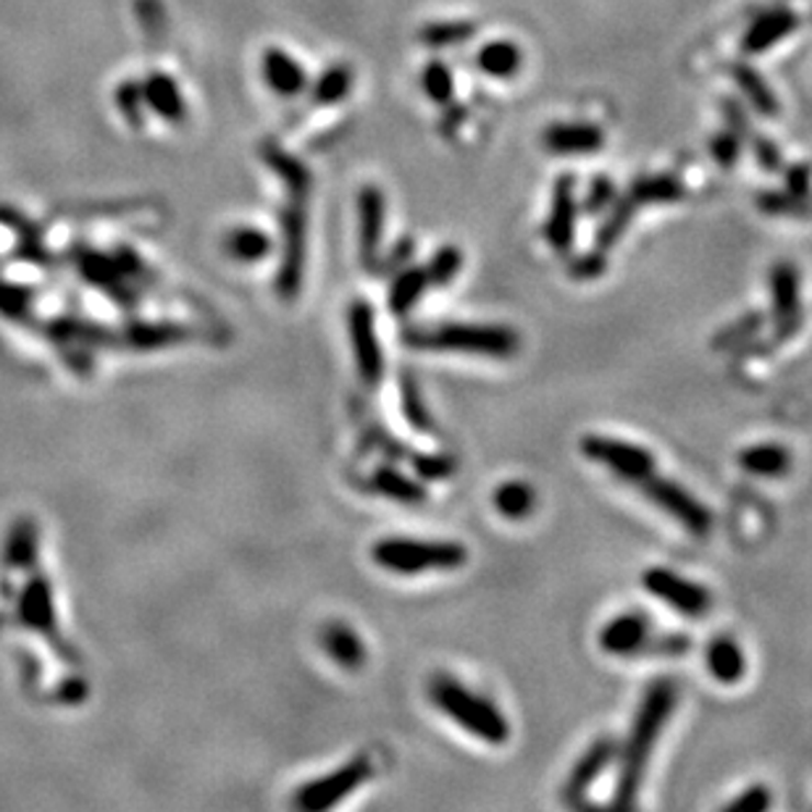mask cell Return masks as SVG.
Masks as SVG:
<instances>
[{"label": "cell", "instance_id": "cell-1", "mask_svg": "<svg viewBox=\"0 0 812 812\" xmlns=\"http://www.w3.org/2000/svg\"><path fill=\"white\" fill-rule=\"evenodd\" d=\"M678 691L674 681L657 678L652 687L644 691L642 702L631 723L629 738H625L621 749V763H618V781H616V797H612V808L616 810H631L636 804L639 789H642L644 770L655 749L657 738L663 734V725L674 715Z\"/></svg>", "mask_w": 812, "mask_h": 812}, {"label": "cell", "instance_id": "cell-2", "mask_svg": "<svg viewBox=\"0 0 812 812\" xmlns=\"http://www.w3.org/2000/svg\"><path fill=\"white\" fill-rule=\"evenodd\" d=\"M405 342L429 352H463V356L510 361L521 350V337L503 324H442L435 329H408Z\"/></svg>", "mask_w": 812, "mask_h": 812}, {"label": "cell", "instance_id": "cell-3", "mask_svg": "<svg viewBox=\"0 0 812 812\" xmlns=\"http://www.w3.org/2000/svg\"><path fill=\"white\" fill-rule=\"evenodd\" d=\"M429 700L435 708L458 723L465 734L482 738V742L500 747L508 744L510 723L503 710L487 697L471 691L465 684L448 674H439L429 681Z\"/></svg>", "mask_w": 812, "mask_h": 812}, {"label": "cell", "instance_id": "cell-4", "mask_svg": "<svg viewBox=\"0 0 812 812\" xmlns=\"http://www.w3.org/2000/svg\"><path fill=\"white\" fill-rule=\"evenodd\" d=\"M371 557L379 568L390 574L416 576L426 571H458L469 563V550L461 542H426V539L387 537L371 548Z\"/></svg>", "mask_w": 812, "mask_h": 812}, {"label": "cell", "instance_id": "cell-5", "mask_svg": "<svg viewBox=\"0 0 812 812\" xmlns=\"http://www.w3.org/2000/svg\"><path fill=\"white\" fill-rule=\"evenodd\" d=\"M642 489V495L661 508L665 516H670L674 521L687 529L695 537H708L712 531V512L691 495L689 489H684L681 484L670 482V478L650 474L647 478L636 484Z\"/></svg>", "mask_w": 812, "mask_h": 812}, {"label": "cell", "instance_id": "cell-6", "mask_svg": "<svg viewBox=\"0 0 812 812\" xmlns=\"http://www.w3.org/2000/svg\"><path fill=\"white\" fill-rule=\"evenodd\" d=\"M305 243H308V213L305 201L290 198L287 208L282 211V266L277 274V292L284 301L297 297L303 287L305 269Z\"/></svg>", "mask_w": 812, "mask_h": 812}, {"label": "cell", "instance_id": "cell-7", "mask_svg": "<svg viewBox=\"0 0 812 812\" xmlns=\"http://www.w3.org/2000/svg\"><path fill=\"white\" fill-rule=\"evenodd\" d=\"M578 448H582L587 461L605 465L612 474H618L631 484H639L642 478L655 474V455L647 448H639V444L625 442V439L587 435Z\"/></svg>", "mask_w": 812, "mask_h": 812}, {"label": "cell", "instance_id": "cell-8", "mask_svg": "<svg viewBox=\"0 0 812 812\" xmlns=\"http://www.w3.org/2000/svg\"><path fill=\"white\" fill-rule=\"evenodd\" d=\"M642 587L687 618H702L712 608V595L702 584L670 568H647L642 574Z\"/></svg>", "mask_w": 812, "mask_h": 812}, {"label": "cell", "instance_id": "cell-9", "mask_svg": "<svg viewBox=\"0 0 812 812\" xmlns=\"http://www.w3.org/2000/svg\"><path fill=\"white\" fill-rule=\"evenodd\" d=\"M348 331L356 356L358 376L363 384L376 387L384 376V352L376 335V313L365 301H352L348 308Z\"/></svg>", "mask_w": 812, "mask_h": 812}, {"label": "cell", "instance_id": "cell-10", "mask_svg": "<svg viewBox=\"0 0 812 812\" xmlns=\"http://www.w3.org/2000/svg\"><path fill=\"white\" fill-rule=\"evenodd\" d=\"M371 770L374 768H371L369 757H356V760H350L348 765H342V768H337L335 774L305 783V787L297 791L295 808L313 810V812L335 808V804L342 802L345 797H350L352 791L369 781Z\"/></svg>", "mask_w": 812, "mask_h": 812}, {"label": "cell", "instance_id": "cell-11", "mask_svg": "<svg viewBox=\"0 0 812 812\" xmlns=\"http://www.w3.org/2000/svg\"><path fill=\"white\" fill-rule=\"evenodd\" d=\"M770 305H774L776 342H787L802 326V292L800 271L794 263L778 261L768 271Z\"/></svg>", "mask_w": 812, "mask_h": 812}, {"label": "cell", "instance_id": "cell-12", "mask_svg": "<svg viewBox=\"0 0 812 812\" xmlns=\"http://www.w3.org/2000/svg\"><path fill=\"white\" fill-rule=\"evenodd\" d=\"M576 177L574 174H561L555 179V188H552V203L548 222H544V239L557 256H568L574 248L576 237Z\"/></svg>", "mask_w": 812, "mask_h": 812}, {"label": "cell", "instance_id": "cell-13", "mask_svg": "<svg viewBox=\"0 0 812 812\" xmlns=\"http://www.w3.org/2000/svg\"><path fill=\"white\" fill-rule=\"evenodd\" d=\"M384 216H387V198L376 184H365L358 192V256L369 271H376L382 258Z\"/></svg>", "mask_w": 812, "mask_h": 812}, {"label": "cell", "instance_id": "cell-14", "mask_svg": "<svg viewBox=\"0 0 812 812\" xmlns=\"http://www.w3.org/2000/svg\"><path fill=\"white\" fill-rule=\"evenodd\" d=\"M616 755H618L616 738L612 736L597 738V742L591 744V747L576 760L574 770L568 774V781L563 783L561 800L565 804H582L591 783L605 774V768H610V763L616 760Z\"/></svg>", "mask_w": 812, "mask_h": 812}, {"label": "cell", "instance_id": "cell-15", "mask_svg": "<svg viewBox=\"0 0 812 812\" xmlns=\"http://www.w3.org/2000/svg\"><path fill=\"white\" fill-rule=\"evenodd\" d=\"M650 618L642 612H621V616L610 618L608 623L600 629L597 644L602 652L616 657H629L639 655V650L644 647V642L650 639Z\"/></svg>", "mask_w": 812, "mask_h": 812}, {"label": "cell", "instance_id": "cell-16", "mask_svg": "<svg viewBox=\"0 0 812 812\" xmlns=\"http://www.w3.org/2000/svg\"><path fill=\"white\" fill-rule=\"evenodd\" d=\"M800 26V16L791 9H770L755 16L742 37V50L747 56H760V53L776 48L783 43L791 32Z\"/></svg>", "mask_w": 812, "mask_h": 812}, {"label": "cell", "instance_id": "cell-17", "mask_svg": "<svg viewBox=\"0 0 812 812\" xmlns=\"http://www.w3.org/2000/svg\"><path fill=\"white\" fill-rule=\"evenodd\" d=\"M542 143L557 156H582L602 148L605 132L591 122H555L542 132Z\"/></svg>", "mask_w": 812, "mask_h": 812}, {"label": "cell", "instance_id": "cell-18", "mask_svg": "<svg viewBox=\"0 0 812 812\" xmlns=\"http://www.w3.org/2000/svg\"><path fill=\"white\" fill-rule=\"evenodd\" d=\"M143 98L145 105L158 119H163L166 124H182L184 116H188V103H184L182 90H179L174 77L166 75V71H150L143 79Z\"/></svg>", "mask_w": 812, "mask_h": 812}, {"label": "cell", "instance_id": "cell-19", "mask_svg": "<svg viewBox=\"0 0 812 812\" xmlns=\"http://www.w3.org/2000/svg\"><path fill=\"white\" fill-rule=\"evenodd\" d=\"M261 75L277 95L295 98L308 88V75L287 50L282 48H266L261 56Z\"/></svg>", "mask_w": 812, "mask_h": 812}, {"label": "cell", "instance_id": "cell-20", "mask_svg": "<svg viewBox=\"0 0 812 812\" xmlns=\"http://www.w3.org/2000/svg\"><path fill=\"white\" fill-rule=\"evenodd\" d=\"M704 665H708L710 676L721 684H736L747 674V657H744L742 647L736 639L731 636H712L704 644Z\"/></svg>", "mask_w": 812, "mask_h": 812}, {"label": "cell", "instance_id": "cell-21", "mask_svg": "<svg viewBox=\"0 0 812 812\" xmlns=\"http://www.w3.org/2000/svg\"><path fill=\"white\" fill-rule=\"evenodd\" d=\"M261 156H263V163L269 166L279 179H282L284 188H287L290 192V198H301V201H305V198L311 195L313 174L301 158L290 156V153L279 148L277 143H266L261 148Z\"/></svg>", "mask_w": 812, "mask_h": 812}, {"label": "cell", "instance_id": "cell-22", "mask_svg": "<svg viewBox=\"0 0 812 812\" xmlns=\"http://www.w3.org/2000/svg\"><path fill=\"white\" fill-rule=\"evenodd\" d=\"M322 647L326 655L345 670H361L365 665V644L356 629L345 623H329L322 631Z\"/></svg>", "mask_w": 812, "mask_h": 812}, {"label": "cell", "instance_id": "cell-23", "mask_svg": "<svg viewBox=\"0 0 812 812\" xmlns=\"http://www.w3.org/2000/svg\"><path fill=\"white\" fill-rule=\"evenodd\" d=\"M738 465L752 476L781 478L791 469V452L778 442L749 444V448L738 452Z\"/></svg>", "mask_w": 812, "mask_h": 812}, {"label": "cell", "instance_id": "cell-24", "mask_svg": "<svg viewBox=\"0 0 812 812\" xmlns=\"http://www.w3.org/2000/svg\"><path fill=\"white\" fill-rule=\"evenodd\" d=\"M729 71H731V79H734L738 92L747 98V101L752 103V109L760 113V116H776V113L781 111L776 92L770 90V84L765 82V77L755 69V66L744 64V61H734Z\"/></svg>", "mask_w": 812, "mask_h": 812}, {"label": "cell", "instance_id": "cell-25", "mask_svg": "<svg viewBox=\"0 0 812 812\" xmlns=\"http://www.w3.org/2000/svg\"><path fill=\"white\" fill-rule=\"evenodd\" d=\"M371 487H374L379 495L390 497V500L401 505H424L426 497H429L421 478L403 474L395 465H382V469H376L374 474H371Z\"/></svg>", "mask_w": 812, "mask_h": 812}, {"label": "cell", "instance_id": "cell-26", "mask_svg": "<svg viewBox=\"0 0 812 812\" xmlns=\"http://www.w3.org/2000/svg\"><path fill=\"white\" fill-rule=\"evenodd\" d=\"M426 290H429V277H426L424 266L410 263L403 266V269L395 271V277H392V287L387 295L390 311L395 313V316H405V313L416 308V303L421 301Z\"/></svg>", "mask_w": 812, "mask_h": 812}, {"label": "cell", "instance_id": "cell-27", "mask_svg": "<svg viewBox=\"0 0 812 812\" xmlns=\"http://www.w3.org/2000/svg\"><path fill=\"white\" fill-rule=\"evenodd\" d=\"M625 195L636 205H657V203H678L687 198V188L674 174H647L636 177Z\"/></svg>", "mask_w": 812, "mask_h": 812}, {"label": "cell", "instance_id": "cell-28", "mask_svg": "<svg viewBox=\"0 0 812 812\" xmlns=\"http://www.w3.org/2000/svg\"><path fill=\"white\" fill-rule=\"evenodd\" d=\"M476 66L492 79H512L523 66V50L510 40H492L476 53Z\"/></svg>", "mask_w": 812, "mask_h": 812}, {"label": "cell", "instance_id": "cell-29", "mask_svg": "<svg viewBox=\"0 0 812 812\" xmlns=\"http://www.w3.org/2000/svg\"><path fill=\"white\" fill-rule=\"evenodd\" d=\"M224 252L232 261L256 263L271 252V239L256 226H235V229L226 232Z\"/></svg>", "mask_w": 812, "mask_h": 812}, {"label": "cell", "instance_id": "cell-30", "mask_svg": "<svg viewBox=\"0 0 812 812\" xmlns=\"http://www.w3.org/2000/svg\"><path fill=\"white\" fill-rule=\"evenodd\" d=\"M636 208H639V205L634 201H631L629 195L616 198V201L610 203V208L605 211L602 224L597 226L595 248L597 250H605V252H610L612 248H616L618 239H621L625 235V232H629L631 222H634Z\"/></svg>", "mask_w": 812, "mask_h": 812}, {"label": "cell", "instance_id": "cell-31", "mask_svg": "<svg viewBox=\"0 0 812 812\" xmlns=\"http://www.w3.org/2000/svg\"><path fill=\"white\" fill-rule=\"evenodd\" d=\"M492 505L508 521H523L537 508V492L526 482H505L492 495Z\"/></svg>", "mask_w": 812, "mask_h": 812}, {"label": "cell", "instance_id": "cell-32", "mask_svg": "<svg viewBox=\"0 0 812 812\" xmlns=\"http://www.w3.org/2000/svg\"><path fill=\"white\" fill-rule=\"evenodd\" d=\"M476 35V22L471 19H439V22H429L421 26L418 40L426 48H452V45H463Z\"/></svg>", "mask_w": 812, "mask_h": 812}, {"label": "cell", "instance_id": "cell-33", "mask_svg": "<svg viewBox=\"0 0 812 812\" xmlns=\"http://www.w3.org/2000/svg\"><path fill=\"white\" fill-rule=\"evenodd\" d=\"M352 82V69L348 64H335L329 69L322 71V77L313 82V101L318 105H337L350 95Z\"/></svg>", "mask_w": 812, "mask_h": 812}, {"label": "cell", "instance_id": "cell-34", "mask_svg": "<svg viewBox=\"0 0 812 812\" xmlns=\"http://www.w3.org/2000/svg\"><path fill=\"white\" fill-rule=\"evenodd\" d=\"M429 277V287H448V284L461 274L463 269V250L458 245H442L431 252L429 263L424 266Z\"/></svg>", "mask_w": 812, "mask_h": 812}, {"label": "cell", "instance_id": "cell-35", "mask_svg": "<svg viewBox=\"0 0 812 812\" xmlns=\"http://www.w3.org/2000/svg\"><path fill=\"white\" fill-rule=\"evenodd\" d=\"M113 103H116V111L122 113L124 122L132 126V129H143L145 126V98H143V82H135V79H126V82L116 84L113 90Z\"/></svg>", "mask_w": 812, "mask_h": 812}, {"label": "cell", "instance_id": "cell-36", "mask_svg": "<svg viewBox=\"0 0 812 812\" xmlns=\"http://www.w3.org/2000/svg\"><path fill=\"white\" fill-rule=\"evenodd\" d=\"M757 208L768 216H808L812 213V201L789 190H765L757 195Z\"/></svg>", "mask_w": 812, "mask_h": 812}, {"label": "cell", "instance_id": "cell-37", "mask_svg": "<svg viewBox=\"0 0 812 812\" xmlns=\"http://www.w3.org/2000/svg\"><path fill=\"white\" fill-rule=\"evenodd\" d=\"M765 326V313L760 311H749L744 313L742 318H736L734 324L723 326L721 331H718L715 337H712V348L715 350H731L736 348V345L747 342V339H752Z\"/></svg>", "mask_w": 812, "mask_h": 812}, {"label": "cell", "instance_id": "cell-38", "mask_svg": "<svg viewBox=\"0 0 812 812\" xmlns=\"http://www.w3.org/2000/svg\"><path fill=\"white\" fill-rule=\"evenodd\" d=\"M421 88L431 103L448 105L452 101V95H455V79H452L450 66L439 61V58L426 64L421 75Z\"/></svg>", "mask_w": 812, "mask_h": 812}, {"label": "cell", "instance_id": "cell-39", "mask_svg": "<svg viewBox=\"0 0 812 812\" xmlns=\"http://www.w3.org/2000/svg\"><path fill=\"white\" fill-rule=\"evenodd\" d=\"M401 403H403L405 418H408V424L413 426V429L416 431L435 429V418H431L429 408H426L421 390H418V384L413 382L410 376H403V382H401Z\"/></svg>", "mask_w": 812, "mask_h": 812}, {"label": "cell", "instance_id": "cell-40", "mask_svg": "<svg viewBox=\"0 0 812 812\" xmlns=\"http://www.w3.org/2000/svg\"><path fill=\"white\" fill-rule=\"evenodd\" d=\"M22 616L30 625H35L40 631H50L53 625V605H50V591L45 584H35L24 595L22 602Z\"/></svg>", "mask_w": 812, "mask_h": 812}, {"label": "cell", "instance_id": "cell-41", "mask_svg": "<svg viewBox=\"0 0 812 812\" xmlns=\"http://www.w3.org/2000/svg\"><path fill=\"white\" fill-rule=\"evenodd\" d=\"M708 150L712 156V161H715L721 169L731 171L734 166L738 163V158H742V150H744V139L736 135V132H731L729 126L721 132H715V135L710 137L708 143Z\"/></svg>", "mask_w": 812, "mask_h": 812}, {"label": "cell", "instance_id": "cell-42", "mask_svg": "<svg viewBox=\"0 0 812 812\" xmlns=\"http://www.w3.org/2000/svg\"><path fill=\"white\" fill-rule=\"evenodd\" d=\"M410 463L413 469H416L418 478H424V482H448L458 469V461L448 455V452H435V455L416 452V458H413Z\"/></svg>", "mask_w": 812, "mask_h": 812}, {"label": "cell", "instance_id": "cell-43", "mask_svg": "<svg viewBox=\"0 0 812 812\" xmlns=\"http://www.w3.org/2000/svg\"><path fill=\"white\" fill-rule=\"evenodd\" d=\"M691 647H695V639H691L689 634H678V631H674V634H657V636L650 634L647 642H644V647L639 650V655L681 657V655H687V652H691Z\"/></svg>", "mask_w": 812, "mask_h": 812}, {"label": "cell", "instance_id": "cell-44", "mask_svg": "<svg viewBox=\"0 0 812 812\" xmlns=\"http://www.w3.org/2000/svg\"><path fill=\"white\" fill-rule=\"evenodd\" d=\"M608 271V252L605 250H589L584 256L574 258L568 263V277L576 282H591V279H600Z\"/></svg>", "mask_w": 812, "mask_h": 812}, {"label": "cell", "instance_id": "cell-45", "mask_svg": "<svg viewBox=\"0 0 812 812\" xmlns=\"http://www.w3.org/2000/svg\"><path fill=\"white\" fill-rule=\"evenodd\" d=\"M616 182L610 177H595L591 179L587 195H584V213L587 216H597V213H605L610 208V203L616 201Z\"/></svg>", "mask_w": 812, "mask_h": 812}, {"label": "cell", "instance_id": "cell-46", "mask_svg": "<svg viewBox=\"0 0 812 812\" xmlns=\"http://www.w3.org/2000/svg\"><path fill=\"white\" fill-rule=\"evenodd\" d=\"M747 143H749L752 153H755V161L760 163L763 171H770V174H774V171H781L783 169V153L774 143V139L760 135V132H757V129H752V135L747 137Z\"/></svg>", "mask_w": 812, "mask_h": 812}, {"label": "cell", "instance_id": "cell-47", "mask_svg": "<svg viewBox=\"0 0 812 812\" xmlns=\"http://www.w3.org/2000/svg\"><path fill=\"white\" fill-rule=\"evenodd\" d=\"M774 804V794H770L768 787L757 783V787L744 789L736 800L725 802L723 812H765Z\"/></svg>", "mask_w": 812, "mask_h": 812}, {"label": "cell", "instance_id": "cell-48", "mask_svg": "<svg viewBox=\"0 0 812 812\" xmlns=\"http://www.w3.org/2000/svg\"><path fill=\"white\" fill-rule=\"evenodd\" d=\"M721 111H723L725 126H729L731 132H736V135L742 137L744 143H747V137L752 135V129H755V126H752L747 111H744V105L734 101V98H723Z\"/></svg>", "mask_w": 812, "mask_h": 812}, {"label": "cell", "instance_id": "cell-49", "mask_svg": "<svg viewBox=\"0 0 812 812\" xmlns=\"http://www.w3.org/2000/svg\"><path fill=\"white\" fill-rule=\"evenodd\" d=\"M413 250H416V245H413V239L403 237L401 243H397L395 248H392V250L387 252V256L379 258L376 271H379V274H395V271H401L403 266H408V263H410Z\"/></svg>", "mask_w": 812, "mask_h": 812}, {"label": "cell", "instance_id": "cell-50", "mask_svg": "<svg viewBox=\"0 0 812 812\" xmlns=\"http://www.w3.org/2000/svg\"><path fill=\"white\" fill-rule=\"evenodd\" d=\"M783 179H787V190L794 192V195L800 198H810V182H812V169L808 163H794L789 166L787 174H783Z\"/></svg>", "mask_w": 812, "mask_h": 812}, {"label": "cell", "instance_id": "cell-51", "mask_svg": "<svg viewBox=\"0 0 812 812\" xmlns=\"http://www.w3.org/2000/svg\"><path fill=\"white\" fill-rule=\"evenodd\" d=\"M137 11H139V24L156 35L163 24V13H161V5H158V0H137Z\"/></svg>", "mask_w": 812, "mask_h": 812}]
</instances>
